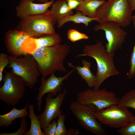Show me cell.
<instances>
[{
	"instance_id": "29",
	"label": "cell",
	"mask_w": 135,
	"mask_h": 135,
	"mask_svg": "<svg viewBox=\"0 0 135 135\" xmlns=\"http://www.w3.org/2000/svg\"><path fill=\"white\" fill-rule=\"evenodd\" d=\"M57 125V122L55 120H53L44 130V135H55Z\"/></svg>"
},
{
	"instance_id": "12",
	"label": "cell",
	"mask_w": 135,
	"mask_h": 135,
	"mask_svg": "<svg viewBox=\"0 0 135 135\" xmlns=\"http://www.w3.org/2000/svg\"><path fill=\"white\" fill-rule=\"evenodd\" d=\"M74 69L69 71L66 74L62 77H57L54 73L50 75L48 78L43 76L41 78L40 87L38 89V93L36 98L38 101L37 110H41L42 98L43 96L47 93H50L56 96L57 93L60 92L62 90L61 84L64 80H66L75 70Z\"/></svg>"
},
{
	"instance_id": "22",
	"label": "cell",
	"mask_w": 135,
	"mask_h": 135,
	"mask_svg": "<svg viewBox=\"0 0 135 135\" xmlns=\"http://www.w3.org/2000/svg\"><path fill=\"white\" fill-rule=\"evenodd\" d=\"M116 106L135 110V89L132 90L124 94L119 99Z\"/></svg>"
},
{
	"instance_id": "4",
	"label": "cell",
	"mask_w": 135,
	"mask_h": 135,
	"mask_svg": "<svg viewBox=\"0 0 135 135\" xmlns=\"http://www.w3.org/2000/svg\"><path fill=\"white\" fill-rule=\"evenodd\" d=\"M133 11L127 0H110L98 8L96 17L100 21L114 22L125 28L132 21Z\"/></svg>"
},
{
	"instance_id": "1",
	"label": "cell",
	"mask_w": 135,
	"mask_h": 135,
	"mask_svg": "<svg viewBox=\"0 0 135 135\" xmlns=\"http://www.w3.org/2000/svg\"><path fill=\"white\" fill-rule=\"evenodd\" d=\"M70 51L66 44L37 48L31 54L36 60L38 68L43 77L47 76L57 71L65 72L64 60Z\"/></svg>"
},
{
	"instance_id": "18",
	"label": "cell",
	"mask_w": 135,
	"mask_h": 135,
	"mask_svg": "<svg viewBox=\"0 0 135 135\" xmlns=\"http://www.w3.org/2000/svg\"><path fill=\"white\" fill-rule=\"evenodd\" d=\"M50 6V10L57 22L64 17L73 14L66 0H57Z\"/></svg>"
},
{
	"instance_id": "27",
	"label": "cell",
	"mask_w": 135,
	"mask_h": 135,
	"mask_svg": "<svg viewBox=\"0 0 135 135\" xmlns=\"http://www.w3.org/2000/svg\"><path fill=\"white\" fill-rule=\"evenodd\" d=\"M25 117L22 118L20 126L17 130L14 132L8 133L6 132H2L0 135H22L27 131L28 123L26 118Z\"/></svg>"
},
{
	"instance_id": "23",
	"label": "cell",
	"mask_w": 135,
	"mask_h": 135,
	"mask_svg": "<svg viewBox=\"0 0 135 135\" xmlns=\"http://www.w3.org/2000/svg\"><path fill=\"white\" fill-rule=\"evenodd\" d=\"M132 21L135 32V16H133ZM130 67L126 75L128 78L131 79L135 77V44L132 51L130 59Z\"/></svg>"
},
{
	"instance_id": "28",
	"label": "cell",
	"mask_w": 135,
	"mask_h": 135,
	"mask_svg": "<svg viewBox=\"0 0 135 135\" xmlns=\"http://www.w3.org/2000/svg\"><path fill=\"white\" fill-rule=\"evenodd\" d=\"M10 64L9 56L6 53L0 54V82L2 81L3 72L4 68Z\"/></svg>"
},
{
	"instance_id": "3",
	"label": "cell",
	"mask_w": 135,
	"mask_h": 135,
	"mask_svg": "<svg viewBox=\"0 0 135 135\" xmlns=\"http://www.w3.org/2000/svg\"><path fill=\"white\" fill-rule=\"evenodd\" d=\"M57 21L50 10L44 13L20 19L15 29L24 32L29 37L38 38L44 34H56Z\"/></svg>"
},
{
	"instance_id": "8",
	"label": "cell",
	"mask_w": 135,
	"mask_h": 135,
	"mask_svg": "<svg viewBox=\"0 0 135 135\" xmlns=\"http://www.w3.org/2000/svg\"><path fill=\"white\" fill-rule=\"evenodd\" d=\"M118 100L114 92L106 88L95 90L88 88L78 93L76 101L81 104L94 105L97 110H100L117 105Z\"/></svg>"
},
{
	"instance_id": "21",
	"label": "cell",
	"mask_w": 135,
	"mask_h": 135,
	"mask_svg": "<svg viewBox=\"0 0 135 135\" xmlns=\"http://www.w3.org/2000/svg\"><path fill=\"white\" fill-rule=\"evenodd\" d=\"M35 105L30 104L28 106L29 117L30 118L31 124L29 130L25 132L24 135H44L42 131L38 116L36 115L34 111Z\"/></svg>"
},
{
	"instance_id": "2",
	"label": "cell",
	"mask_w": 135,
	"mask_h": 135,
	"mask_svg": "<svg viewBox=\"0 0 135 135\" xmlns=\"http://www.w3.org/2000/svg\"><path fill=\"white\" fill-rule=\"evenodd\" d=\"M88 56L94 58L97 64L96 84L93 89H98L103 82L111 76H117L120 72L116 69L114 61V56L109 54L100 41L84 46L83 53L76 57Z\"/></svg>"
},
{
	"instance_id": "31",
	"label": "cell",
	"mask_w": 135,
	"mask_h": 135,
	"mask_svg": "<svg viewBox=\"0 0 135 135\" xmlns=\"http://www.w3.org/2000/svg\"><path fill=\"white\" fill-rule=\"evenodd\" d=\"M80 133L78 129L70 128L68 130L66 135H78Z\"/></svg>"
},
{
	"instance_id": "10",
	"label": "cell",
	"mask_w": 135,
	"mask_h": 135,
	"mask_svg": "<svg viewBox=\"0 0 135 135\" xmlns=\"http://www.w3.org/2000/svg\"><path fill=\"white\" fill-rule=\"evenodd\" d=\"M98 22L95 26L94 30L104 31L107 41L105 46L107 52L114 56L118 50L122 49L127 32L115 22L100 21Z\"/></svg>"
},
{
	"instance_id": "33",
	"label": "cell",
	"mask_w": 135,
	"mask_h": 135,
	"mask_svg": "<svg viewBox=\"0 0 135 135\" xmlns=\"http://www.w3.org/2000/svg\"><path fill=\"white\" fill-rule=\"evenodd\" d=\"M37 0L39 1L41 3H47L49 1L48 0Z\"/></svg>"
},
{
	"instance_id": "24",
	"label": "cell",
	"mask_w": 135,
	"mask_h": 135,
	"mask_svg": "<svg viewBox=\"0 0 135 135\" xmlns=\"http://www.w3.org/2000/svg\"><path fill=\"white\" fill-rule=\"evenodd\" d=\"M67 36L68 39L73 42L82 40H87L89 38L88 36L85 34L73 29L68 31Z\"/></svg>"
},
{
	"instance_id": "26",
	"label": "cell",
	"mask_w": 135,
	"mask_h": 135,
	"mask_svg": "<svg viewBox=\"0 0 135 135\" xmlns=\"http://www.w3.org/2000/svg\"><path fill=\"white\" fill-rule=\"evenodd\" d=\"M55 135H66L68 132L64 124L65 116L62 114L58 117Z\"/></svg>"
},
{
	"instance_id": "32",
	"label": "cell",
	"mask_w": 135,
	"mask_h": 135,
	"mask_svg": "<svg viewBox=\"0 0 135 135\" xmlns=\"http://www.w3.org/2000/svg\"><path fill=\"white\" fill-rule=\"evenodd\" d=\"M133 10H135V0H127Z\"/></svg>"
},
{
	"instance_id": "6",
	"label": "cell",
	"mask_w": 135,
	"mask_h": 135,
	"mask_svg": "<svg viewBox=\"0 0 135 135\" xmlns=\"http://www.w3.org/2000/svg\"><path fill=\"white\" fill-rule=\"evenodd\" d=\"M70 109L80 124L86 130L96 135L107 134L95 116L94 113L97 108L94 105L82 104L73 101L70 105Z\"/></svg>"
},
{
	"instance_id": "9",
	"label": "cell",
	"mask_w": 135,
	"mask_h": 135,
	"mask_svg": "<svg viewBox=\"0 0 135 135\" xmlns=\"http://www.w3.org/2000/svg\"><path fill=\"white\" fill-rule=\"evenodd\" d=\"M96 118L101 124L113 128L122 127L135 119L128 108L113 106L107 108L96 110Z\"/></svg>"
},
{
	"instance_id": "34",
	"label": "cell",
	"mask_w": 135,
	"mask_h": 135,
	"mask_svg": "<svg viewBox=\"0 0 135 135\" xmlns=\"http://www.w3.org/2000/svg\"></svg>"
},
{
	"instance_id": "7",
	"label": "cell",
	"mask_w": 135,
	"mask_h": 135,
	"mask_svg": "<svg viewBox=\"0 0 135 135\" xmlns=\"http://www.w3.org/2000/svg\"><path fill=\"white\" fill-rule=\"evenodd\" d=\"M3 85L0 87V100L8 106L17 104L24 96L26 85L22 78L11 72L3 76Z\"/></svg>"
},
{
	"instance_id": "16",
	"label": "cell",
	"mask_w": 135,
	"mask_h": 135,
	"mask_svg": "<svg viewBox=\"0 0 135 135\" xmlns=\"http://www.w3.org/2000/svg\"><path fill=\"white\" fill-rule=\"evenodd\" d=\"M68 66L77 70V72L82 78L84 80L88 86L90 88L94 87L96 84V77L91 72L90 68L91 64L85 60H83L82 64L83 66L77 65L76 67L72 63L68 62Z\"/></svg>"
},
{
	"instance_id": "15",
	"label": "cell",
	"mask_w": 135,
	"mask_h": 135,
	"mask_svg": "<svg viewBox=\"0 0 135 135\" xmlns=\"http://www.w3.org/2000/svg\"><path fill=\"white\" fill-rule=\"evenodd\" d=\"M34 0H20L15 8L16 16L20 19L26 16L43 13L54 2L52 0L45 3L37 4Z\"/></svg>"
},
{
	"instance_id": "17",
	"label": "cell",
	"mask_w": 135,
	"mask_h": 135,
	"mask_svg": "<svg viewBox=\"0 0 135 135\" xmlns=\"http://www.w3.org/2000/svg\"><path fill=\"white\" fill-rule=\"evenodd\" d=\"M28 104L27 102L23 108L18 109L14 107L8 112L0 115V127H8L16 119L26 117L28 114L26 109Z\"/></svg>"
},
{
	"instance_id": "25",
	"label": "cell",
	"mask_w": 135,
	"mask_h": 135,
	"mask_svg": "<svg viewBox=\"0 0 135 135\" xmlns=\"http://www.w3.org/2000/svg\"><path fill=\"white\" fill-rule=\"evenodd\" d=\"M121 135H135V119L117 130Z\"/></svg>"
},
{
	"instance_id": "19",
	"label": "cell",
	"mask_w": 135,
	"mask_h": 135,
	"mask_svg": "<svg viewBox=\"0 0 135 135\" xmlns=\"http://www.w3.org/2000/svg\"><path fill=\"white\" fill-rule=\"evenodd\" d=\"M103 0H84L83 3L76 9L82 14L91 18L96 17V11L98 8L105 2Z\"/></svg>"
},
{
	"instance_id": "14",
	"label": "cell",
	"mask_w": 135,
	"mask_h": 135,
	"mask_svg": "<svg viewBox=\"0 0 135 135\" xmlns=\"http://www.w3.org/2000/svg\"><path fill=\"white\" fill-rule=\"evenodd\" d=\"M62 38L58 33L53 34H44L38 38L28 37L24 41L22 44V50L30 54L38 48L50 46L60 44Z\"/></svg>"
},
{
	"instance_id": "20",
	"label": "cell",
	"mask_w": 135,
	"mask_h": 135,
	"mask_svg": "<svg viewBox=\"0 0 135 135\" xmlns=\"http://www.w3.org/2000/svg\"><path fill=\"white\" fill-rule=\"evenodd\" d=\"M93 20L98 22L100 21L96 17L94 18H90L83 15L80 12L77 11L75 14L64 17L57 22V27L58 28H61L65 23L69 22H72L77 24L82 23L87 27L89 23Z\"/></svg>"
},
{
	"instance_id": "13",
	"label": "cell",
	"mask_w": 135,
	"mask_h": 135,
	"mask_svg": "<svg viewBox=\"0 0 135 135\" xmlns=\"http://www.w3.org/2000/svg\"><path fill=\"white\" fill-rule=\"evenodd\" d=\"M29 36L25 32L16 29H9L6 33L4 42L8 52L10 55L20 57L27 53L22 50V44Z\"/></svg>"
},
{
	"instance_id": "5",
	"label": "cell",
	"mask_w": 135,
	"mask_h": 135,
	"mask_svg": "<svg viewBox=\"0 0 135 135\" xmlns=\"http://www.w3.org/2000/svg\"><path fill=\"white\" fill-rule=\"evenodd\" d=\"M8 56L10 64L7 67L11 68L14 73L22 78L26 86L33 87L40 74L33 56L27 53L20 57Z\"/></svg>"
},
{
	"instance_id": "11",
	"label": "cell",
	"mask_w": 135,
	"mask_h": 135,
	"mask_svg": "<svg viewBox=\"0 0 135 135\" xmlns=\"http://www.w3.org/2000/svg\"><path fill=\"white\" fill-rule=\"evenodd\" d=\"M67 90H64L59 92L55 98L52 94L48 93L46 98V106L44 109L38 116L41 127L44 130L54 119L62 114L60 108L66 96Z\"/></svg>"
},
{
	"instance_id": "30",
	"label": "cell",
	"mask_w": 135,
	"mask_h": 135,
	"mask_svg": "<svg viewBox=\"0 0 135 135\" xmlns=\"http://www.w3.org/2000/svg\"><path fill=\"white\" fill-rule=\"evenodd\" d=\"M69 8L71 10L76 9L79 5L82 4L84 0H66Z\"/></svg>"
}]
</instances>
